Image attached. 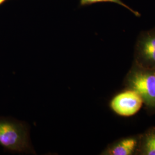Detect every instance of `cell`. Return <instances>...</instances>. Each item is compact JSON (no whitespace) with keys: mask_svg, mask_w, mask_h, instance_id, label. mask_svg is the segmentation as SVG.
I'll return each instance as SVG.
<instances>
[{"mask_svg":"<svg viewBox=\"0 0 155 155\" xmlns=\"http://www.w3.org/2000/svg\"><path fill=\"white\" fill-rule=\"evenodd\" d=\"M98 2H111V3H115L117 4L120 5L122 6L123 7L129 10V11L132 12L136 16L140 17L141 16L140 13L132 9L130 7L125 4L124 2H122L121 0H80V5L81 6H86L92 5L93 4H96Z\"/></svg>","mask_w":155,"mask_h":155,"instance_id":"cell-7","label":"cell"},{"mask_svg":"<svg viewBox=\"0 0 155 155\" xmlns=\"http://www.w3.org/2000/svg\"><path fill=\"white\" fill-rule=\"evenodd\" d=\"M137 155H155V127L140 134Z\"/></svg>","mask_w":155,"mask_h":155,"instance_id":"cell-6","label":"cell"},{"mask_svg":"<svg viewBox=\"0 0 155 155\" xmlns=\"http://www.w3.org/2000/svg\"><path fill=\"white\" fill-rule=\"evenodd\" d=\"M125 90L136 91L150 114L155 113V71L140 66L133 61L124 81Z\"/></svg>","mask_w":155,"mask_h":155,"instance_id":"cell-2","label":"cell"},{"mask_svg":"<svg viewBox=\"0 0 155 155\" xmlns=\"http://www.w3.org/2000/svg\"><path fill=\"white\" fill-rule=\"evenodd\" d=\"M6 0H0V5H2V4H4Z\"/></svg>","mask_w":155,"mask_h":155,"instance_id":"cell-8","label":"cell"},{"mask_svg":"<svg viewBox=\"0 0 155 155\" xmlns=\"http://www.w3.org/2000/svg\"><path fill=\"white\" fill-rule=\"evenodd\" d=\"M143 101L136 91L125 90L115 95L109 102L112 111L120 116H132L141 108Z\"/></svg>","mask_w":155,"mask_h":155,"instance_id":"cell-4","label":"cell"},{"mask_svg":"<svg viewBox=\"0 0 155 155\" xmlns=\"http://www.w3.org/2000/svg\"><path fill=\"white\" fill-rule=\"evenodd\" d=\"M0 145L12 153L35 154L28 124L12 118L0 117Z\"/></svg>","mask_w":155,"mask_h":155,"instance_id":"cell-1","label":"cell"},{"mask_svg":"<svg viewBox=\"0 0 155 155\" xmlns=\"http://www.w3.org/2000/svg\"><path fill=\"white\" fill-rule=\"evenodd\" d=\"M133 61L140 66L155 71V28L140 33L134 47Z\"/></svg>","mask_w":155,"mask_h":155,"instance_id":"cell-3","label":"cell"},{"mask_svg":"<svg viewBox=\"0 0 155 155\" xmlns=\"http://www.w3.org/2000/svg\"><path fill=\"white\" fill-rule=\"evenodd\" d=\"M140 134L118 139L109 144L101 153L102 155H137Z\"/></svg>","mask_w":155,"mask_h":155,"instance_id":"cell-5","label":"cell"}]
</instances>
